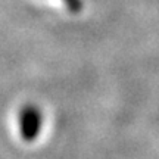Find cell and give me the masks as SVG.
<instances>
[{"instance_id": "1", "label": "cell", "mask_w": 159, "mask_h": 159, "mask_svg": "<svg viewBox=\"0 0 159 159\" xmlns=\"http://www.w3.org/2000/svg\"><path fill=\"white\" fill-rule=\"evenodd\" d=\"M18 122H19L21 137L25 142L33 143L43 131V124H44L43 111L35 103H27L19 111Z\"/></svg>"}, {"instance_id": "2", "label": "cell", "mask_w": 159, "mask_h": 159, "mask_svg": "<svg viewBox=\"0 0 159 159\" xmlns=\"http://www.w3.org/2000/svg\"><path fill=\"white\" fill-rule=\"evenodd\" d=\"M63 5L66 6V9H68L71 13H80V12L83 11V6H84V2L83 0H62Z\"/></svg>"}]
</instances>
